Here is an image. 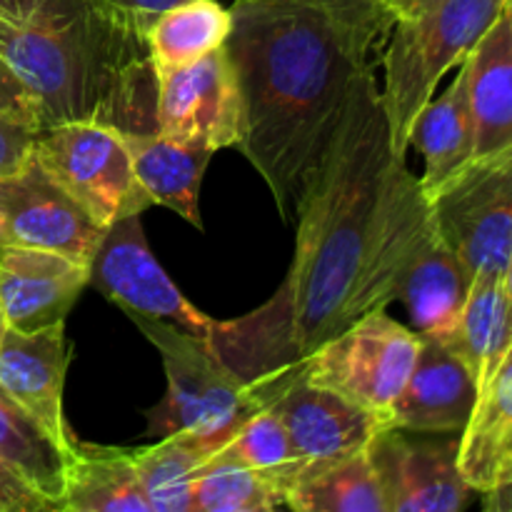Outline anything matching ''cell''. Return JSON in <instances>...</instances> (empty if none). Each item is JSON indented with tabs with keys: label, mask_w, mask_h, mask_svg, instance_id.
Masks as SVG:
<instances>
[{
	"label": "cell",
	"mask_w": 512,
	"mask_h": 512,
	"mask_svg": "<svg viewBox=\"0 0 512 512\" xmlns=\"http://www.w3.org/2000/svg\"><path fill=\"white\" fill-rule=\"evenodd\" d=\"M390 155L388 118L368 65L295 203L298 238L288 275L253 313L215 320L210 330L215 353L263 405L298 378L318 345L373 313L370 250Z\"/></svg>",
	"instance_id": "1"
},
{
	"label": "cell",
	"mask_w": 512,
	"mask_h": 512,
	"mask_svg": "<svg viewBox=\"0 0 512 512\" xmlns=\"http://www.w3.org/2000/svg\"><path fill=\"white\" fill-rule=\"evenodd\" d=\"M230 15L225 48L243 98L238 150L290 220L395 10L380 0H235Z\"/></svg>",
	"instance_id": "2"
},
{
	"label": "cell",
	"mask_w": 512,
	"mask_h": 512,
	"mask_svg": "<svg viewBox=\"0 0 512 512\" xmlns=\"http://www.w3.org/2000/svg\"><path fill=\"white\" fill-rule=\"evenodd\" d=\"M150 18L110 0H43L28 20L0 18V58L35 95L43 128L93 120L120 133L155 130Z\"/></svg>",
	"instance_id": "3"
},
{
	"label": "cell",
	"mask_w": 512,
	"mask_h": 512,
	"mask_svg": "<svg viewBox=\"0 0 512 512\" xmlns=\"http://www.w3.org/2000/svg\"><path fill=\"white\" fill-rule=\"evenodd\" d=\"M473 275L438 230L423 185L390 155L375 210L368 303L385 310L400 300L423 338H448L468 298Z\"/></svg>",
	"instance_id": "4"
},
{
	"label": "cell",
	"mask_w": 512,
	"mask_h": 512,
	"mask_svg": "<svg viewBox=\"0 0 512 512\" xmlns=\"http://www.w3.org/2000/svg\"><path fill=\"white\" fill-rule=\"evenodd\" d=\"M503 5L505 0H435L415 13L395 15L385 38L380 98L398 158L408 153L415 118L443 75L468 58Z\"/></svg>",
	"instance_id": "5"
},
{
	"label": "cell",
	"mask_w": 512,
	"mask_h": 512,
	"mask_svg": "<svg viewBox=\"0 0 512 512\" xmlns=\"http://www.w3.org/2000/svg\"><path fill=\"white\" fill-rule=\"evenodd\" d=\"M130 320L163 358V400L148 410V435L185 433L198 440L213 458L240 425L265 408L258 395L220 360L210 338L188 333L168 320Z\"/></svg>",
	"instance_id": "6"
},
{
	"label": "cell",
	"mask_w": 512,
	"mask_h": 512,
	"mask_svg": "<svg viewBox=\"0 0 512 512\" xmlns=\"http://www.w3.org/2000/svg\"><path fill=\"white\" fill-rule=\"evenodd\" d=\"M423 338L385 310L363 315L325 340L300 365L298 378L333 390L388 425L418 360Z\"/></svg>",
	"instance_id": "7"
},
{
	"label": "cell",
	"mask_w": 512,
	"mask_h": 512,
	"mask_svg": "<svg viewBox=\"0 0 512 512\" xmlns=\"http://www.w3.org/2000/svg\"><path fill=\"white\" fill-rule=\"evenodd\" d=\"M425 195L465 270L503 273L512 250V145L473 155Z\"/></svg>",
	"instance_id": "8"
},
{
	"label": "cell",
	"mask_w": 512,
	"mask_h": 512,
	"mask_svg": "<svg viewBox=\"0 0 512 512\" xmlns=\"http://www.w3.org/2000/svg\"><path fill=\"white\" fill-rule=\"evenodd\" d=\"M43 168L98 220L143 215L153 205L133 170L120 130L93 120L40 128L33 145Z\"/></svg>",
	"instance_id": "9"
},
{
	"label": "cell",
	"mask_w": 512,
	"mask_h": 512,
	"mask_svg": "<svg viewBox=\"0 0 512 512\" xmlns=\"http://www.w3.org/2000/svg\"><path fill=\"white\" fill-rule=\"evenodd\" d=\"M458 433H415L383 425L368 443L388 512H458L475 490L458 465Z\"/></svg>",
	"instance_id": "10"
},
{
	"label": "cell",
	"mask_w": 512,
	"mask_h": 512,
	"mask_svg": "<svg viewBox=\"0 0 512 512\" xmlns=\"http://www.w3.org/2000/svg\"><path fill=\"white\" fill-rule=\"evenodd\" d=\"M88 275V285H95L128 315L168 320L188 333L210 338L215 320L200 313L155 260L140 215H128L105 228L88 263Z\"/></svg>",
	"instance_id": "11"
},
{
	"label": "cell",
	"mask_w": 512,
	"mask_h": 512,
	"mask_svg": "<svg viewBox=\"0 0 512 512\" xmlns=\"http://www.w3.org/2000/svg\"><path fill=\"white\" fill-rule=\"evenodd\" d=\"M155 78L158 133L210 150L238 148L243 140V98L225 45L195 63L155 70Z\"/></svg>",
	"instance_id": "12"
},
{
	"label": "cell",
	"mask_w": 512,
	"mask_h": 512,
	"mask_svg": "<svg viewBox=\"0 0 512 512\" xmlns=\"http://www.w3.org/2000/svg\"><path fill=\"white\" fill-rule=\"evenodd\" d=\"M105 225H100L35 153L0 178V245H25L63 253L88 265Z\"/></svg>",
	"instance_id": "13"
},
{
	"label": "cell",
	"mask_w": 512,
	"mask_h": 512,
	"mask_svg": "<svg viewBox=\"0 0 512 512\" xmlns=\"http://www.w3.org/2000/svg\"><path fill=\"white\" fill-rule=\"evenodd\" d=\"M268 405L283 420L293 448V483L365 450L385 425L368 410L303 378L285 385Z\"/></svg>",
	"instance_id": "14"
},
{
	"label": "cell",
	"mask_w": 512,
	"mask_h": 512,
	"mask_svg": "<svg viewBox=\"0 0 512 512\" xmlns=\"http://www.w3.org/2000/svg\"><path fill=\"white\" fill-rule=\"evenodd\" d=\"M68 365L70 345L65 338V323L33 333L5 328L0 338V390L53 438L65 458L78 443L63 415Z\"/></svg>",
	"instance_id": "15"
},
{
	"label": "cell",
	"mask_w": 512,
	"mask_h": 512,
	"mask_svg": "<svg viewBox=\"0 0 512 512\" xmlns=\"http://www.w3.org/2000/svg\"><path fill=\"white\" fill-rule=\"evenodd\" d=\"M88 280V265L63 253L0 245V310L20 333L65 323Z\"/></svg>",
	"instance_id": "16"
},
{
	"label": "cell",
	"mask_w": 512,
	"mask_h": 512,
	"mask_svg": "<svg viewBox=\"0 0 512 512\" xmlns=\"http://www.w3.org/2000/svg\"><path fill=\"white\" fill-rule=\"evenodd\" d=\"M423 338V335H420ZM478 400L468 365L443 338H423L418 360L388 425L415 433H463Z\"/></svg>",
	"instance_id": "17"
},
{
	"label": "cell",
	"mask_w": 512,
	"mask_h": 512,
	"mask_svg": "<svg viewBox=\"0 0 512 512\" xmlns=\"http://www.w3.org/2000/svg\"><path fill=\"white\" fill-rule=\"evenodd\" d=\"M128 148L140 185L153 200L203 230L200 220V185L215 150L200 143H180L158 130L120 133Z\"/></svg>",
	"instance_id": "18"
},
{
	"label": "cell",
	"mask_w": 512,
	"mask_h": 512,
	"mask_svg": "<svg viewBox=\"0 0 512 512\" xmlns=\"http://www.w3.org/2000/svg\"><path fill=\"white\" fill-rule=\"evenodd\" d=\"M458 465L475 493L512 478V345L478 393L460 433Z\"/></svg>",
	"instance_id": "19"
},
{
	"label": "cell",
	"mask_w": 512,
	"mask_h": 512,
	"mask_svg": "<svg viewBox=\"0 0 512 512\" xmlns=\"http://www.w3.org/2000/svg\"><path fill=\"white\" fill-rule=\"evenodd\" d=\"M475 155L512 145V28L505 8L463 60Z\"/></svg>",
	"instance_id": "20"
},
{
	"label": "cell",
	"mask_w": 512,
	"mask_h": 512,
	"mask_svg": "<svg viewBox=\"0 0 512 512\" xmlns=\"http://www.w3.org/2000/svg\"><path fill=\"white\" fill-rule=\"evenodd\" d=\"M63 512H150L133 450L78 440L65 458Z\"/></svg>",
	"instance_id": "21"
},
{
	"label": "cell",
	"mask_w": 512,
	"mask_h": 512,
	"mask_svg": "<svg viewBox=\"0 0 512 512\" xmlns=\"http://www.w3.org/2000/svg\"><path fill=\"white\" fill-rule=\"evenodd\" d=\"M410 145H415L423 155L425 170L418 180L425 193L438 188L448 175L475 155V123L463 65L448 90L438 98H430L418 113Z\"/></svg>",
	"instance_id": "22"
},
{
	"label": "cell",
	"mask_w": 512,
	"mask_h": 512,
	"mask_svg": "<svg viewBox=\"0 0 512 512\" xmlns=\"http://www.w3.org/2000/svg\"><path fill=\"white\" fill-rule=\"evenodd\" d=\"M443 340L468 365L480 393L512 345V318L503 273L483 270L473 275L458 323Z\"/></svg>",
	"instance_id": "23"
},
{
	"label": "cell",
	"mask_w": 512,
	"mask_h": 512,
	"mask_svg": "<svg viewBox=\"0 0 512 512\" xmlns=\"http://www.w3.org/2000/svg\"><path fill=\"white\" fill-rule=\"evenodd\" d=\"M233 15L218 0H183L148 20L150 60L155 70L180 68L223 48Z\"/></svg>",
	"instance_id": "24"
},
{
	"label": "cell",
	"mask_w": 512,
	"mask_h": 512,
	"mask_svg": "<svg viewBox=\"0 0 512 512\" xmlns=\"http://www.w3.org/2000/svg\"><path fill=\"white\" fill-rule=\"evenodd\" d=\"M288 508L298 512H388V503L368 453L360 450L290 485Z\"/></svg>",
	"instance_id": "25"
},
{
	"label": "cell",
	"mask_w": 512,
	"mask_h": 512,
	"mask_svg": "<svg viewBox=\"0 0 512 512\" xmlns=\"http://www.w3.org/2000/svg\"><path fill=\"white\" fill-rule=\"evenodd\" d=\"M135 470L150 512H190L193 483L210 453L185 433L165 435L150 448L133 450Z\"/></svg>",
	"instance_id": "26"
},
{
	"label": "cell",
	"mask_w": 512,
	"mask_h": 512,
	"mask_svg": "<svg viewBox=\"0 0 512 512\" xmlns=\"http://www.w3.org/2000/svg\"><path fill=\"white\" fill-rule=\"evenodd\" d=\"M0 458L63 512L65 455L48 433L0 390Z\"/></svg>",
	"instance_id": "27"
},
{
	"label": "cell",
	"mask_w": 512,
	"mask_h": 512,
	"mask_svg": "<svg viewBox=\"0 0 512 512\" xmlns=\"http://www.w3.org/2000/svg\"><path fill=\"white\" fill-rule=\"evenodd\" d=\"M288 508V493L268 473L210 458L193 483L190 512H273Z\"/></svg>",
	"instance_id": "28"
},
{
	"label": "cell",
	"mask_w": 512,
	"mask_h": 512,
	"mask_svg": "<svg viewBox=\"0 0 512 512\" xmlns=\"http://www.w3.org/2000/svg\"><path fill=\"white\" fill-rule=\"evenodd\" d=\"M218 460H230V463L245 465V468L260 470L278 480L288 488L295 478V455L290 448L288 433H285L283 420L278 418L270 405L260 408L258 413L250 415L238 433L213 455Z\"/></svg>",
	"instance_id": "29"
},
{
	"label": "cell",
	"mask_w": 512,
	"mask_h": 512,
	"mask_svg": "<svg viewBox=\"0 0 512 512\" xmlns=\"http://www.w3.org/2000/svg\"><path fill=\"white\" fill-rule=\"evenodd\" d=\"M0 512H58V508L0 458Z\"/></svg>",
	"instance_id": "30"
},
{
	"label": "cell",
	"mask_w": 512,
	"mask_h": 512,
	"mask_svg": "<svg viewBox=\"0 0 512 512\" xmlns=\"http://www.w3.org/2000/svg\"><path fill=\"white\" fill-rule=\"evenodd\" d=\"M0 115H8L38 130L43 128L38 100L3 58H0Z\"/></svg>",
	"instance_id": "31"
},
{
	"label": "cell",
	"mask_w": 512,
	"mask_h": 512,
	"mask_svg": "<svg viewBox=\"0 0 512 512\" xmlns=\"http://www.w3.org/2000/svg\"><path fill=\"white\" fill-rule=\"evenodd\" d=\"M35 135L38 128L33 125L0 115V178L18 170L28 160V155L33 153Z\"/></svg>",
	"instance_id": "32"
},
{
	"label": "cell",
	"mask_w": 512,
	"mask_h": 512,
	"mask_svg": "<svg viewBox=\"0 0 512 512\" xmlns=\"http://www.w3.org/2000/svg\"><path fill=\"white\" fill-rule=\"evenodd\" d=\"M480 495H483V508L488 512H512V478Z\"/></svg>",
	"instance_id": "33"
},
{
	"label": "cell",
	"mask_w": 512,
	"mask_h": 512,
	"mask_svg": "<svg viewBox=\"0 0 512 512\" xmlns=\"http://www.w3.org/2000/svg\"><path fill=\"white\" fill-rule=\"evenodd\" d=\"M113 5H120V8L130 10V13H138L150 18V15L160 13V10L170 8V5H178L183 0H110Z\"/></svg>",
	"instance_id": "34"
},
{
	"label": "cell",
	"mask_w": 512,
	"mask_h": 512,
	"mask_svg": "<svg viewBox=\"0 0 512 512\" xmlns=\"http://www.w3.org/2000/svg\"><path fill=\"white\" fill-rule=\"evenodd\" d=\"M43 0H0V18L3 20H28Z\"/></svg>",
	"instance_id": "35"
},
{
	"label": "cell",
	"mask_w": 512,
	"mask_h": 512,
	"mask_svg": "<svg viewBox=\"0 0 512 512\" xmlns=\"http://www.w3.org/2000/svg\"><path fill=\"white\" fill-rule=\"evenodd\" d=\"M435 3V0H398L395 3V15H405V13H415V10L425 8V5Z\"/></svg>",
	"instance_id": "36"
},
{
	"label": "cell",
	"mask_w": 512,
	"mask_h": 512,
	"mask_svg": "<svg viewBox=\"0 0 512 512\" xmlns=\"http://www.w3.org/2000/svg\"><path fill=\"white\" fill-rule=\"evenodd\" d=\"M503 288H505V298H508L510 318H512V250H510L508 263H505V270H503Z\"/></svg>",
	"instance_id": "37"
},
{
	"label": "cell",
	"mask_w": 512,
	"mask_h": 512,
	"mask_svg": "<svg viewBox=\"0 0 512 512\" xmlns=\"http://www.w3.org/2000/svg\"><path fill=\"white\" fill-rule=\"evenodd\" d=\"M505 13H508V20H510V28H512V0H505Z\"/></svg>",
	"instance_id": "38"
},
{
	"label": "cell",
	"mask_w": 512,
	"mask_h": 512,
	"mask_svg": "<svg viewBox=\"0 0 512 512\" xmlns=\"http://www.w3.org/2000/svg\"><path fill=\"white\" fill-rule=\"evenodd\" d=\"M5 328H8V325H5V318H3V310H0V338H3Z\"/></svg>",
	"instance_id": "39"
},
{
	"label": "cell",
	"mask_w": 512,
	"mask_h": 512,
	"mask_svg": "<svg viewBox=\"0 0 512 512\" xmlns=\"http://www.w3.org/2000/svg\"><path fill=\"white\" fill-rule=\"evenodd\" d=\"M380 3H385V5H390V8H395V3H398V0H380Z\"/></svg>",
	"instance_id": "40"
}]
</instances>
